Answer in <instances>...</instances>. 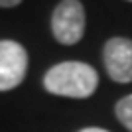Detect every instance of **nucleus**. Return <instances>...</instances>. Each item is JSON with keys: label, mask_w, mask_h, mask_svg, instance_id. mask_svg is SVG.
<instances>
[{"label": "nucleus", "mask_w": 132, "mask_h": 132, "mask_svg": "<svg viewBox=\"0 0 132 132\" xmlns=\"http://www.w3.org/2000/svg\"><path fill=\"white\" fill-rule=\"evenodd\" d=\"M99 85V75L91 65L81 61H63L57 63L45 73L44 87L51 95L87 99L95 93Z\"/></svg>", "instance_id": "f257e3e1"}, {"label": "nucleus", "mask_w": 132, "mask_h": 132, "mask_svg": "<svg viewBox=\"0 0 132 132\" xmlns=\"http://www.w3.org/2000/svg\"><path fill=\"white\" fill-rule=\"evenodd\" d=\"M51 32L63 45H73L85 34V8L79 0H61L51 16Z\"/></svg>", "instance_id": "f03ea898"}, {"label": "nucleus", "mask_w": 132, "mask_h": 132, "mask_svg": "<svg viewBox=\"0 0 132 132\" xmlns=\"http://www.w3.org/2000/svg\"><path fill=\"white\" fill-rule=\"evenodd\" d=\"M28 71V53L18 42H0V91L16 89Z\"/></svg>", "instance_id": "7ed1b4c3"}, {"label": "nucleus", "mask_w": 132, "mask_h": 132, "mask_svg": "<svg viewBox=\"0 0 132 132\" xmlns=\"http://www.w3.org/2000/svg\"><path fill=\"white\" fill-rule=\"evenodd\" d=\"M109 77L116 83L132 81V39L110 38L103 50Z\"/></svg>", "instance_id": "20e7f679"}, {"label": "nucleus", "mask_w": 132, "mask_h": 132, "mask_svg": "<svg viewBox=\"0 0 132 132\" xmlns=\"http://www.w3.org/2000/svg\"><path fill=\"white\" fill-rule=\"evenodd\" d=\"M114 112H116V118L122 122V126L132 132V95H128V97H124L116 103Z\"/></svg>", "instance_id": "39448f33"}, {"label": "nucleus", "mask_w": 132, "mask_h": 132, "mask_svg": "<svg viewBox=\"0 0 132 132\" xmlns=\"http://www.w3.org/2000/svg\"><path fill=\"white\" fill-rule=\"evenodd\" d=\"M22 0H0V8H12V6H18Z\"/></svg>", "instance_id": "423d86ee"}, {"label": "nucleus", "mask_w": 132, "mask_h": 132, "mask_svg": "<svg viewBox=\"0 0 132 132\" xmlns=\"http://www.w3.org/2000/svg\"><path fill=\"white\" fill-rule=\"evenodd\" d=\"M81 132H109V130H103V128H83Z\"/></svg>", "instance_id": "0eeeda50"}, {"label": "nucleus", "mask_w": 132, "mask_h": 132, "mask_svg": "<svg viewBox=\"0 0 132 132\" xmlns=\"http://www.w3.org/2000/svg\"><path fill=\"white\" fill-rule=\"evenodd\" d=\"M130 2H132V0H130Z\"/></svg>", "instance_id": "6e6552de"}]
</instances>
